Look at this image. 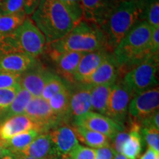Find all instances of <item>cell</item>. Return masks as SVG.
I'll list each match as a JSON object with an SVG mask.
<instances>
[{
	"label": "cell",
	"mask_w": 159,
	"mask_h": 159,
	"mask_svg": "<svg viewBox=\"0 0 159 159\" xmlns=\"http://www.w3.org/2000/svg\"><path fill=\"white\" fill-rule=\"evenodd\" d=\"M113 84L94 85L91 90V111L106 115L108 99Z\"/></svg>",
	"instance_id": "obj_26"
},
{
	"label": "cell",
	"mask_w": 159,
	"mask_h": 159,
	"mask_svg": "<svg viewBox=\"0 0 159 159\" xmlns=\"http://www.w3.org/2000/svg\"><path fill=\"white\" fill-rule=\"evenodd\" d=\"M114 159H128V158H127L126 157H125L124 155H122V153H117V152H115Z\"/></svg>",
	"instance_id": "obj_45"
},
{
	"label": "cell",
	"mask_w": 159,
	"mask_h": 159,
	"mask_svg": "<svg viewBox=\"0 0 159 159\" xmlns=\"http://www.w3.org/2000/svg\"><path fill=\"white\" fill-rule=\"evenodd\" d=\"M21 74L0 70V89H8L19 85Z\"/></svg>",
	"instance_id": "obj_34"
},
{
	"label": "cell",
	"mask_w": 159,
	"mask_h": 159,
	"mask_svg": "<svg viewBox=\"0 0 159 159\" xmlns=\"http://www.w3.org/2000/svg\"><path fill=\"white\" fill-rule=\"evenodd\" d=\"M32 98L33 97L28 91L21 88L11 104L0 111V124L12 117L25 114L26 107Z\"/></svg>",
	"instance_id": "obj_23"
},
{
	"label": "cell",
	"mask_w": 159,
	"mask_h": 159,
	"mask_svg": "<svg viewBox=\"0 0 159 159\" xmlns=\"http://www.w3.org/2000/svg\"><path fill=\"white\" fill-rule=\"evenodd\" d=\"M19 153L36 159H55L60 156L48 132L40 134Z\"/></svg>",
	"instance_id": "obj_18"
},
{
	"label": "cell",
	"mask_w": 159,
	"mask_h": 159,
	"mask_svg": "<svg viewBox=\"0 0 159 159\" xmlns=\"http://www.w3.org/2000/svg\"><path fill=\"white\" fill-rule=\"evenodd\" d=\"M24 114L39 124L45 132L56 128L63 122L51 108L48 101L41 97H33L30 99Z\"/></svg>",
	"instance_id": "obj_9"
},
{
	"label": "cell",
	"mask_w": 159,
	"mask_h": 159,
	"mask_svg": "<svg viewBox=\"0 0 159 159\" xmlns=\"http://www.w3.org/2000/svg\"><path fill=\"white\" fill-rule=\"evenodd\" d=\"M13 154H14L16 157V159H36V158H31V157H29V156H26L25 155L19 153V152H15V153Z\"/></svg>",
	"instance_id": "obj_43"
},
{
	"label": "cell",
	"mask_w": 159,
	"mask_h": 159,
	"mask_svg": "<svg viewBox=\"0 0 159 159\" xmlns=\"http://www.w3.org/2000/svg\"><path fill=\"white\" fill-rule=\"evenodd\" d=\"M50 139L60 156H69L79 145L73 128L67 125H60L49 131Z\"/></svg>",
	"instance_id": "obj_14"
},
{
	"label": "cell",
	"mask_w": 159,
	"mask_h": 159,
	"mask_svg": "<svg viewBox=\"0 0 159 159\" xmlns=\"http://www.w3.org/2000/svg\"><path fill=\"white\" fill-rule=\"evenodd\" d=\"M132 97V94L120 75L111 87L105 116L124 128L127 120L129 103Z\"/></svg>",
	"instance_id": "obj_7"
},
{
	"label": "cell",
	"mask_w": 159,
	"mask_h": 159,
	"mask_svg": "<svg viewBox=\"0 0 159 159\" xmlns=\"http://www.w3.org/2000/svg\"><path fill=\"white\" fill-rule=\"evenodd\" d=\"M121 0H81L83 19L99 27Z\"/></svg>",
	"instance_id": "obj_12"
},
{
	"label": "cell",
	"mask_w": 159,
	"mask_h": 159,
	"mask_svg": "<svg viewBox=\"0 0 159 159\" xmlns=\"http://www.w3.org/2000/svg\"><path fill=\"white\" fill-rule=\"evenodd\" d=\"M121 75L120 66L114 53L110 52L85 84L94 85L114 84Z\"/></svg>",
	"instance_id": "obj_13"
},
{
	"label": "cell",
	"mask_w": 159,
	"mask_h": 159,
	"mask_svg": "<svg viewBox=\"0 0 159 159\" xmlns=\"http://www.w3.org/2000/svg\"><path fill=\"white\" fill-rule=\"evenodd\" d=\"M159 89H150L134 95L128 106L129 122L140 123L143 119L158 111Z\"/></svg>",
	"instance_id": "obj_8"
},
{
	"label": "cell",
	"mask_w": 159,
	"mask_h": 159,
	"mask_svg": "<svg viewBox=\"0 0 159 159\" xmlns=\"http://www.w3.org/2000/svg\"><path fill=\"white\" fill-rule=\"evenodd\" d=\"M21 86L13 87L8 89H0V111L7 108L14 100Z\"/></svg>",
	"instance_id": "obj_33"
},
{
	"label": "cell",
	"mask_w": 159,
	"mask_h": 159,
	"mask_svg": "<svg viewBox=\"0 0 159 159\" xmlns=\"http://www.w3.org/2000/svg\"><path fill=\"white\" fill-rule=\"evenodd\" d=\"M31 130L47 133L39 124L32 120L27 115H18L0 124V140L6 141L20 133Z\"/></svg>",
	"instance_id": "obj_15"
},
{
	"label": "cell",
	"mask_w": 159,
	"mask_h": 159,
	"mask_svg": "<svg viewBox=\"0 0 159 159\" xmlns=\"http://www.w3.org/2000/svg\"><path fill=\"white\" fill-rule=\"evenodd\" d=\"M158 55H150L122 74L123 81L133 97L158 86Z\"/></svg>",
	"instance_id": "obj_5"
},
{
	"label": "cell",
	"mask_w": 159,
	"mask_h": 159,
	"mask_svg": "<svg viewBox=\"0 0 159 159\" xmlns=\"http://www.w3.org/2000/svg\"><path fill=\"white\" fill-rule=\"evenodd\" d=\"M152 28L146 21H139L117 45L113 53L120 66L121 74L152 55Z\"/></svg>",
	"instance_id": "obj_2"
},
{
	"label": "cell",
	"mask_w": 159,
	"mask_h": 159,
	"mask_svg": "<svg viewBox=\"0 0 159 159\" xmlns=\"http://www.w3.org/2000/svg\"><path fill=\"white\" fill-rule=\"evenodd\" d=\"M74 125L102 134L112 139L118 133L124 130V128L113 119L99 113L89 111L75 119Z\"/></svg>",
	"instance_id": "obj_10"
},
{
	"label": "cell",
	"mask_w": 159,
	"mask_h": 159,
	"mask_svg": "<svg viewBox=\"0 0 159 159\" xmlns=\"http://www.w3.org/2000/svg\"><path fill=\"white\" fill-rule=\"evenodd\" d=\"M31 19L44 35L47 45L62 39L77 24L57 0H41Z\"/></svg>",
	"instance_id": "obj_1"
},
{
	"label": "cell",
	"mask_w": 159,
	"mask_h": 159,
	"mask_svg": "<svg viewBox=\"0 0 159 159\" xmlns=\"http://www.w3.org/2000/svg\"><path fill=\"white\" fill-rule=\"evenodd\" d=\"M10 152H11L8 149H7L5 146L2 144L1 141H0V159H2L4 156H5L6 155L9 154Z\"/></svg>",
	"instance_id": "obj_42"
},
{
	"label": "cell",
	"mask_w": 159,
	"mask_h": 159,
	"mask_svg": "<svg viewBox=\"0 0 159 159\" xmlns=\"http://www.w3.org/2000/svg\"><path fill=\"white\" fill-rule=\"evenodd\" d=\"M141 21H144L152 29L159 28V0H138L135 2Z\"/></svg>",
	"instance_id": "obj_24"
},
{
	"label": "cell",
	"mask_w": 159,
	"mask_h": 159,
	"mask_svg": "<svg viewBox=\"0 0 159 159\" xmlns=\"http://www.w3.org/2000/svg\"><path fill=\"white\" fill-rule=\"evenodd\" d=\"M110 52L106 49H101L85 53L77 66L75 82L85 84Z\"/></svg>",
	"instance_id": "obj_17"
},
{
	"label": "cell",
	"mask_w": 159,
	"mask_h": 159,
	"mask_svg": "<svg viewBox=\"0 0 159 159\" xmlns=\"http://www.w3.org/2000/svg\"><path fill=\"white\" fill-rule=\"evenodd\" d=\"M2 159H16V156L13 153L10 152L9 154L6 155V156H4Z\"/></svg>",
	"instance_id": "obj_44"
},
{
	"label": "cell",
	"mask_w": 159,
	"mask_h": 159,
	"mask_svg": "<svg viewBox=\"0 0 159 159\" xmlns=\"http://www.w3.org/2000/svg\"><path fill=\"white\" fill-rule=\"evenodd\" d=\"M27 16L25 11L13 14H0V36L13 33L22 25Z\"/></svg>",
	"instance_id": "obj_28"
},
{
	"label": "cell",
	"mask_w": 159,
	"mask_h": 159,
	"mask_svg": "<svg viewBox=\"0 0 159 159\" xmlns=\"http://www.w3.org/2000/svg\"><path fill=\"white\" fill-rule=\"evenodd\" d=\"M158 157L159 153H157L151 148H148L139 159H157Z\"/></svg>",
	"instance_id": "obj_41"
},
{
	"label": "cell",
	"mask_w": 159,
	"mask_h": 159,
	"mask_svg": "<svg viewBox=\"0 0 159 159\" xmlns=\"http://www.w3.org/2000/svg\"><path fill=\"white\" fill-rule=\"evenodd\" d=\"M48 46L49 53L66 52L86 53L101 49L108 50L101 29L84 19L77 23L66 35Z\"/></svg>",
	"instance_id": "obj_3"
},
{
	"label": "cell",
	"mask_w": 159,
	"mask_h": 159,
	"mask_svg": "<svg viewBox=\"0 0 159 159\" xmlns=\"http://www.w3.org/2000/svg\"><path fill=\"white\" fill-rule=\"evenodd\" d=\"M53 72L39 61L22 74L19 80V85L25 89L33 97H41L43 87Z\"/></svg>",
	"instance_id": "obj_11"
},
{
	"label": "cell",
	"mask_w": 159,
	"mask_h": 159,
	"mask_svg": "<svg viewBox=\"0 0 159 159\" xmlns=\"http://www.w3.org/2000/svg\"><path fill=\"white\" fill-rule=\"evenodd\" d=\"M5 1V0H0V4H1L2 2H4Z\"/></svg>",
	"instance_id": "obj_48"
},
{
	"label": "cell",
	"mask_w": 159,
	"mask_h": 159,
	"mask_svg": "<svg viewBox=\"0 0 159 159\" xmlns=\"http://www.w3.org/2000/svg\"><path fill=\"white\" fill-rule=\"evenodd\" d=\"M66 8L77 23L83 19L81 0H57Z\"/></svg>",
	"instance_id": "obj_31"
},
{
	"label": "cell",
	"mask_w": 159,
	"mask_h": 159,
	"mask_svg": "<svg viewBox=\"0 0 159 159\" xmlns=\"http://www.w3.org/2000/svg\"><path fill=\"white\" fill-rule=\"evenodd\" d=\"M115 152L111 145L96 149L94 159H114Z\"/></svg>",
	"instance_id": "obj_38"
},
{
	"label": "cell",
	"mask_w": 159,
	"mask_h": 159,
	"mask_svg": "<svg viewBox=\"0 0 159 159\" xmlns=\"http://www.w3.org/2000/svg\"><path fill=\"white\" fill-rule=\"evenodd\" d=\"M61 159H72L69 156H61Z\"/></svg>",
	"instance_id": "obj_46"
},
{
	"label": "cell",
	"mask_w": 159,
	"mask_h": 159,
	"mask_svg": "<svg viewBox=\"0 0 159 159\" xmlns=\"http://www.w3.org/2000/svg\"><path fill=\"white\" fill-rule=\"evenodd\" d=\"M129 138V133L126 131H121L117 134L114 138L111 140V147L113 148L115 152L117 153L122 152V149L124 144Z\"/></svg>",
	"instance_id": "obj_36"
},
{
	"label": "cell",
	"mask_w": 159,
	"mask_h": 159,
	"mask_svg": "<svg viewBox=\"0 0 159 159\" xmlns=\"http://www.w3.org/2000/svg\"><path fill=\"white\" fill-rule=\"evenodd\" d=\"M54 62L57 72L69 82L75 83V75L80 61L85 53L66 52L61 53H49Z\"/></svg>",
	"instance_id": "obj_16"
},
{
	"label": "cell",
	"mask_w": 159,
	"mask_h": 159,
	"mask_svg": "<svg viewBox=\"0 0 159 159\" xmlns=\"http://www.w3.org/2000/svg\"><path fill=\"white\" fill-rule=\"evenodd\" d=\"M72 128L77 140L87 146L98 149L111 145V139L105 135L77 125H74Z\"/></svg>",
	"instance_id": "obj_22"
},
{
	"label": "cell",
	"mask_w": 159,
	"mask_h": 159,
	"mask_svg": "<svg viewBox=\"0 0 159 159\" xmlns=\"http://www.w3.org/2000/svg\"><path fill=\"white\" fill-rule=\"evenodd\" d=\"M140 134L142 140L148 145L149 148L159 153V130L156 128H141Z\"/></svg>",
	"instance_id": "obj_30"
},
{
	"label": "cell",
	"mask_w": 159,
	"mask_h": 159,
	"mask_svg": "<svg viewBox=\"0 0 159 159\" xmlns=\"http://www.w3.org/2000/svg\"><path fill=\"white\" fill-rule=\"evenodd\" d=\"M12 33L22 53L38 58L45 51L47 44L44 35L28 16L22 25Z\"/></svg>",
	"instance_id": "obj_6"
},
{
	"label": "cell",
	"mask_w": 159,
	"mask_h": 159,
	"mask_svg": "<svg viewBox=\"0 0 159 159\" xmlns=\"http://www.w3.org/2000/svg\"><path fill=\"white\" fill-rule=\"evenodd\" d=\"M157 159H159V157H158V158H157Z\"/></svg>",
	"instance_id": "obj_49"
},
{
	"label": "cell",
	"mask_w": 159,
	"mask_h": 159,
	"mask_svg": "<svg viewBox=\"0 0 159 159\" xmlns=\"http://www.w3.org/2000/svg\"><path fill=\"white\" fill-rule=\"evenodd\" d=\"M151 55L159 54V28L152 29L150 39Z\"/></svg>",
	"instance_id": "obj_39"
},
{
	"label": "cell",
	"mask_w": 159,
	"mask_h": 159,
	"mask_svg": "<svg viewBox=\"0 0 159 159\" xmlns=\"http://www.w3.org/2000/svg\"><path fill=\"white\" fill-rule=\"evenodd\" d=\"M92 85L77 83L74 89H71L70 118L75 119L91 110V90Z\"/></svg>",
	"instance_id": "obj_19"
},
{
	"label": "cell",
	"mask_w": 159,
	"mask_h": 159,
	"mask_svg": "<svg viewBox=\"0 0 159 159\" xmlns=\"http://www.w3.org/2000/svg\"><path fill=\"white\" fill-rule=\"evenodd\" d=\"M25 11V0H5L0 4V14H13Z\"/></svg>",
	"instance_id": "obj_32"
},
{
	"label": "cell",
	"mask_w": 159,
	"mask_h": 159,
	"mask_svg": "<svg viewBox=\"0 0 159 159\" xmlns=\"http://www.w3.org/2000/svg\"><path fill=\"white\" fill-rule=\"evenodd\" d=\"M69 86L66 85L65 81L62 80V77L58 75L53 73L48 79L47 82L46 83L42 93H41V97L45 100L48 101L54 95L65 90Z\"/></svg>",
	"instance_id": "obj_29"
},
{
	"label": "cell",
	"mask_w": 159,
	"mask_h": 159,
	"mask_svg": "<svg viewBox=\"0 0 159 159\" xmlns=\"http://www.w3.org/2000/svg\"><path fill=\"white\" fill-rule=\"evenodd\" d=\"M41 134L43 133H41L39 130H27L15 135L6 141H2V143L12 153L19 152L25 150Z\"/></svg>",
	"instance_id": "obj_27"
},
{
	"label": "cell",
	"mask_w": 159,
	"mask_h": 159,
	"mask_svg": "<svg viewBox=\"0 0 159 159\" xmlns=\"http://www.w3.org/2000/svg\"><path fill=\"white\" fill-rule=\"evenodd\" d=\"M41 0H25V12L27 16L32 15L36 10Z\"/></svg>",
	"instance_id": "obj_40"
},
{
	"label": "cell",
	"mask_w": 159,
	"mask_h": 159,
	"mask_svg": "<svg viewBox=\"0 0 159 159\" xmlns=\"http://www.w3.org/2000/svg\"><path fill=\"white\" fill-rule=\"evenodd\" d=\"M129 138L123 145L121 153L128 159H137L140 156L143 146L140 134L141 126L136 122H129Z\"/></svg>",
	"instance_id": "obj_21"
},
{
	"label": "cell",
	"mask_w": 159,
	"mask_h": 159,
	"mask_svg": "<svg viewBox=\"0 0 159 159\" xmlns=\"http://www.w3.org/2000/svg\"><path fill=\"white\" fill-rule=\"evenodd\" d=\"M139 21H142L136 2L121 0L99 27L104 34L108 50L113 52L123 38Z\"/></svg>",
	"instance_id": "obj_4"
},
{
	"label": "cell",
	"mask_w": 159,
	"mask_h": 159,
	"mask_svg": "<svg viewBox=\"0 0 159 159\" xmlns=\"http://www.w3.org/2000/svg\"><path fill=\"white\" fill-rule=\"evenodd\" d=\"M69 156L72 159H94L95 150L78 145Z\"/></svg>",
	"instance_id": "obj_35"
},
{
	"label": "cell",
	"mask_w": 159,
	"mask_h": 159,
	"mask_svg": "<svg viewBox=\"0 0 159 159\" xmlns=\"http://www.w3.org/2000/svg\"><path fill=\"white\" fill-rule=\"evenodd\" d=\"M125 1H130V2H136L138 0H125Z\"/></svg>",
	"instance_id": "obj_47"
},
{
	"label": "cell",
	"mask_w": 159,
	"mask_h": 159,
	"mask_svg": "<svg viewBox=\"0 0 159 159\" xmlns=\"http://www.w3.org/2000/svg\"><path fill=\"white\" fill-rule=\"evenodd\" d=\"M38 58L25 53L0 55V70L22 74L38 62Z\"/></svg>",
	"instance_id": "obj_20"
},
{
	"label": "cell",
	"mask_w": 159,
	"mask_h": 159,
	"mask_svg": "<svg viewBox=\"0 0 159 159\" xmlns=\"http://www.w3.org/2000/svg\"><path fill=\"white\" fill-rule=\"evenodd\" d=\"M70 99L71 89L68 87L48 100L51 108L63 122L70 118Z\"/></svg>",
	"instance_id": "obj_25"
},
{
	"label": "cell",
	"mask_w": 159,
	"mask_h": 159,
	"mask_svg": "<svg viewBox=\"0 0 159 159\" xmlns=\"http://www.w3.org/2000/svg\"><path fill=\"white\" fill-rule=\"evenodd\" d=\"M141 128H156L159 130V111H156L139 123Z\"/></svg>",
	"instance_id": "obj_37"
}]
</instances>
